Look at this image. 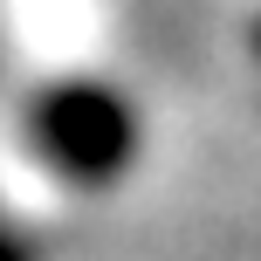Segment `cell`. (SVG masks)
Here are the masks:
<instances>
[{"instance_id":"6da1fadb","label":"cell","mask_w":261,"mask_h":261,"mask_svg":"<svg viewBox=\"0 0 261 261\" xmlns=\"http://www.w3.org/2000/svg\"><path fill=\"white\" fill-rule=\"evenodd\" d=\"M35 151L48 158L62 179L103 186V179H117V172L130 165V151H138V124H130V110H124L110 90H90V83H76V90H48V96L35 103Z\"/></svg>"},{"instance_id":"7a4b0ae2","label":"cell","mask_w":261,"mask_h":261,"mask_svg":"<svg viewBox=\"0 0 261 261\" xmlns=\"http://www.w3.org/2000/svg\"><path fill=\"white\" fill-rule=\"evenodd\" d=\"M0 261H35V248H28V234L0 213Z\"/></svg>"}]
</instances>
